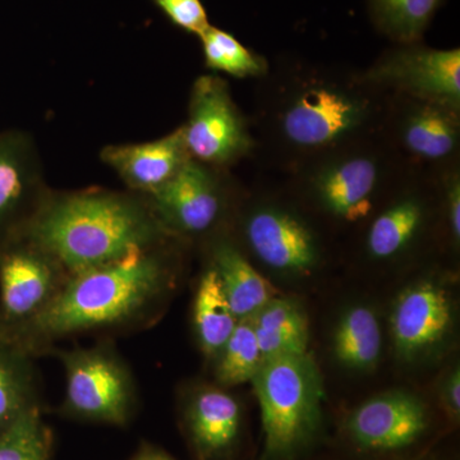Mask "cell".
<instances>
[{"mask_svg": "<svg viewBox=\"0 0 460 460\" xmlns=\"http://www.w3.org/2000/svg\"><path fill=\"white\" fill-rule=\"evenodd\" d=\"M169 241L72 275L50 307L12 341L38 358L69 339L153 325L178 283L177 257Z\"/></svg>", "mask_w": 460, "mask_h": 460, "instance_id": "cell-1", "label": "cell"}, {"mask_svg": "<svg viewBox=\"0 0 460 460\" xmlns=\"http://www.w3.org/2000/svg\"><path fill=\"white\" fill-rule=\"evenodd\" d=\"M72 275L171 239L144 195L111 190L47 195L21 233Z\"/></svg>", "mask_w": 460, "mask_h": 460, "instance_id": "cell-2", "label": "cell"}, {"mask_svg": "<svg viewBox=\"0 0 460 460\" xmlns=\"http://www.w3.org/2000/svg\"><path fill=\"white\" fill-rule=\"evenodd\" d=\"M263 429L261 460L295 458L308 447L323 422V384L310 353L263 359L251 381Z\"/></svg>", "mask_w": 460, "mask_h": 460, "instance_id": "cell-3", "label": "cell"}, {"mask_svg": "<svg viewBox=\"0 0 460 460\" xmlns=\"http://www.w3.org/2000/svg\"><path fill=\"white\" fill-rule=\"evenodd\" d=\"M66 375L60 411L72 419L126 426L137 404V385L131 367L111 341L91 347L51 350Z\"/></svg>", "mask_w": 460, "mask_h": 460, "instance_id": "cell-4", "label": "cell"}, {"mask_svg": "<svg viewBox=\"0 0 460 460\" xmlns=\"http://www.w3.org/2000/svg\"><path fill=\"white\" fill-rule=\"evenodd\" d=\"M68 274L23 235L0 246V334L9 341L39 319L62 292Z\"/></svg>", "mask_w": 460, "mask_h": 460, "instance_id": "cell-5", "label": "cell"}, {"mask_svg": "<svg viewBox=\"0 0 460 460\" xmlns=\"http://www.w3.org/2000/svg\"><path fill=\"white\" fill-rule=\"evenodd\" d=\"M181 129L190 156L202 164H228L251 146L246 124L230 98L228 86L214 75L196 81L189 123Z\"/></svg>", "mask_w": 460, "mask_h": 460, "instance_id": "cell-6", "label": "cell"}, {"mask_svg": "<svg viewBox=\"0 0 460 460\" xmlns=\"http://www.w3.org/2000/svg\"><path fill=\"white\" fill-rule=\"evenodd\" d=\"M169 237H199L219 224L224 196L208 166L190 159L160 189L145 196Z\"/></svg>", "mask_w": 460, "mask_h": 460, "instance_id": "cell-7", "label": "cell"}, {"mask_svg": "<svg viewBox=\"0 0 460 460\" xmlns=\"http://www.w3.org/2000/svg\"><path fill=\"white\" fill-rule=\"evenodd\" d=\"M363 100L332 86L307 87L284 109L281 129L295 146H332L349 137L367 118Z\"/></svg>", "mask_w": 460, "mask_h": 460, "instance_id": "cell-8", "label": "cell"}, {"mask_svg": "<svg viewBox=\"0 0 460 460\" xmlns=\"http://www.w3.org/2000/svg\"><path fill=\"white\" fill-rule=\"evenodd\" d=\"M375 83L407 91L422 102L449 109L460 104V51L411 47L396 50L371 71Z\"/></svg>", "mask_w": 460, "mask_h": 460, "instance_id": "cell-9", "label": "cell"}, {"mask_svg": "<svg viewBox=\"0 0 460 460\" xmlns=\"http://www.w3.org/2000/svg\"><path fill=\"white\" fill-rule=\"evenodd\" d=\"M452 319L449 296L435 281H419L402 290L390 316L396 353L413 362L434 352L449 334Z\"/></svg>", "mask_w": 460, "mask_h": 460, "instance_id": "cell-10", "label": "cell"}, {"mask_svg": "<svg viewBox=\"0 0 460 460\" xmlns=\"http://www.w3.org/2000/svg\"><path fill=\"white\" fill-rule=\"evenodd\" d=\"M428 428V407L419 396L407 392L374 396L347 420V431L354 443L374 452L410 447Z\"/></svg>", "mask_w": 460, "mask_h": 460, "instance_id": "cell-11", "label": "cell"}, {"mask_svg": "<svg viewBox=\"0 0 460 460\" xmlns=\"http://www.w3.org/2000/svg\"><path fill=\"white\" fill-rule=\"evenodd\" d=\"M244 234L257 259L274 270L305 275L319 263V246L313 230L283 208H257L244 223Z\"/></svg>", "mask_w": 460, "mask_h": 460, "instance_id": "cell-12", "label": "cell"}, {"mask_svg": "<svg viewBox=\"0 0 460 460\" xmlns=\"http://www.w3.org/2000/svg\"><path fill=\"white\" fill-rule=\"evenodd\" d=\"M47 195L29 141L20 133L0 136V246L25 230Z\"/></svg>", "mask_w": 460, "mask_h": 460, "instance_id": "cell-13", "label": "cell"}, {"mask_svg": "<svg viewBox=\"0 0 460 460\" xmlns=\"http://www.w3.org/2000/svg\"><path fill=\"white\" fill-rule=\"evenodd\" d=\"M183 420L199 459H223L238 443L241 404L226 387L217 384L190 390L184 401Z\"/></svg>", "mask_w": 460, "mask_h": 460, "instance_id": "cell-14", "label": "cell"}, {"mask_svg": "<svg viewBox=\"0 0 460 460\" xmlns=\"http://www.w3.org/2000/svg\"><path fill=\"white\" fill-rule=\"evenodd\" d=\"M102 157L129 189L144 196L172 180L190 159L181 128L145 144L105 147Z\"/></svg>", "mask_w": 460, "mask_h": 460, "instance_id": "cell-15", "label": "cell"}, {"mask_svg": "<svg viewBox=\"0 0 460 460\" xmlns=\"http://www.w3.org/2000/svg\"><path fill=\"white\" fill-rule=\"evenodd\" d=\"M378 165L370 156H348L317 172L314 190L320 204L344 222H358L372 210Z\"/></svg>", "mask_w": 460, "mask_h": 460, "instance_id": "cell-16", "label": "cell"}, {"mask_svg": "<svg viewBox=\"0 0 460 460\" xmlns=\"http://www.w3.org/2000/svg\"><path fill=\"white\" fill-rule=\"evenodd\" d=\"M237 320L250 319L275 298L274 287L248 262L235 244L217 239L211 247V262Z\"/></svg>", "mask_w": 460, "mask_h": 460, "instance_id": "cell-17", "label": "cell"}, {"mask_svg": "<svg viewBox=\"0 0 460 460\" xmlns=\"http://www.w3.org/2000/svg\"><path fill=\"white\" fill-rule=\"evenodd\" d=\"M35 357L0 334V431L25 411L41 407Z\"/></svg>", "mask_w": 460, "mask_h": 460, "instance_id": "cell-18", "label": "cell"}, {"mask_svg": "<svg viewBox=\"0 0 460 460\" xmlns=\"http://www.w3.org/2000/svg\"><path fill=\"white\" fill-rule=\"evenodd\" d=\"M251 319L263 359L308 353L307 314L296 299L275 296Z\"/></svg>", "mask_w": 460, "mask_h": 460, "instance_id": "cell-19", "label": "cell"}, {"mask_svg": "<svg viewBox=\"0 0 460 460\" xmlns=\"http://www.w3.org/2000/svg\"><path fill=\"white\" fill-rule=\"evenodd\" d=\"M192 323L199 349L208 361L214 362L238 320L230 308L219 275L211 265L202 272L196 288Z\"/></svg>", "mask_w": 460, "mask_h": 460, "instance_id": "cell-20", "label": "cell"}, {"mask_svg": "<svg viewBox=\"0 0 460 460\" xmlns=\"http://www.w3.org/2000/svg\"><path fill=\"white\" fill-rule=\"evenodd\" d=\"M332 352L344 367L368 371L376 367L383 352V332L376 313L368 305H354L338 321Z\"/></svg>", "mask_w": 460, "mask_h": 460, "instance_id": "cell-21", "label": "cell"}, {"mask_svg": "<svg viewBox=\"0 0 460 460\" xmlns=\"http://www.w3.org/2000/svg\"><path fill=\"white\" fill-rule=\"evenodd\" d=\"M453 109L425 102L411 109L402 127V140L413 155L443 160L452 155L459 140Z\"/></svg>", "mask_w": 460, "mask_h": 460, "instance_id": "cell-22", "label": "cell"}, {"mask_svg": "<svg viewBox=\"0 0 460 460\" xmlns=\"http://www.w3.org/2000/svg\"><path fill=\"white\" fill-rule=\"evenodd\" d=\"M423 220L419 199L408 198L378 215L367 234V250L374 259H392L413 241Z\"/></svg>", "mask_w": 460, "mask_h": 460, "instance_id": "cell-23", "label": "cell"}, {"mask_svg": "<svg viewBox=\"0 0 460 460\" xmlns=\"http://www.w3.org/2000/svg\"><path fill=\"white\" fill-rule=\"evenodd\" d=\"M263 362L252 319L239 320L223 349L215 358L217 385L229 387L251 383Z\"/></svg>", "mask_w": 460, "mask_h": 460, "instance_id": "cell-24", "label": "cell"}, {"mask_svg": "<svg viewBox=\"0 0 460 460\" xmlns=\"http://www.w3.org/2000/svg\"><path fill=\"white\" fill-rule=\"evenodd\" d=\"M441 3L443 0H368L375 25L404 44L422 38Z\"/></svg>", "mask_w": 460, "mask_h": 460, "instance_id": "cell-25", "label": "cell"}, {"mask_svg": "<svg viewBox=\"0 0 460 460\" xmlns=\"http://www.w3.org/2000/svg\"><path fill=\"white\" fill-rule=\"evenodd\" d=\"M53 434L41 407L25 411L0 431V460H50Z\"/></svg>", "mask_w": 460, "mask_h": 460, "instance_id": "cell-26", "label": "cell"}, {"mask_svg": "<svg viewBox=\"0 0 460 460\" xmlns=\"http://www.w3.org/2000/svg\"><path fill=\"white\" fill-rule=\"evenodd\" d=\"M199 38L208 68L241 78L265 74V60L230 33L210 26Z\"/></svg>", "mask_w": 460, "mask_h": 460, "instance_id": "cell-27", "label": "cell"}, {"mask_svg": "<svg viewBox=\"0 0 460 460\" xmlns=\"http://www.w3.org/2000/svg\"><path fill=\"white\" fill-rule=\"evenodd\" d=\"M166 17L184 31L201 36L210 27L208 13L199 0H154Z\"/></svg>", "mask_w": 460, "mask_h": 460, "instance_id": "cell-28", "label": "cell"}, {"mask_svg": "<svg viewBox=\"0 0 460 460\" xmlns=\"http://www.w3.org/2000/svg\"><path fill=\"white\" fill-rule=\"evenodd\" d=\"M441 401L453 420H459L460 414V371L454 367L444 378L440 387Z\"/></svg>", "mask_w": 460, "mask_h": 460, "instance_id": "cell-29", "label": "cell"}, {"mask_svg": "<svg viewBox=\"0 0 460 460\" xmlns=\"http://www.w3.org/2000/svg\"><path fill=\"white\" fill-rule=\"evenodd\" d=\"M449 223L454 241L459 243L460 239V184L458 180H453L449 187Z\"/></svg>", "mask_w": 460, "mask_h": 460, "instance_id": "cell-30", "label": "cell"}, {"mask_svg": "<svg viewBox=\"0 0 460 460\" xmlns=\"http://www.w3.org/2000/svg\"><path fill=\"white\" fill-rule=\"evenodd\" d=\"M145 450V460H175L168 454L160 452V450L151 449V447H144Z\"/></svg>", "mask_w": 460, "mask_h": 460, "instance_id": "cell-31", "label": "cell"}, {"mask_svg": "<svg viewBox=\"0 0 460 460\" xmlns=\"http://www.w3.org/2000/svg\"><path fill=\"white\" fill-rule=\"evenodd\" d=\"M132 460H145V450L142 449L141 452L135 456V459Z\"/></svg>", "mask_w": 460, "mask_h": 460, "instance_id": "cell-32", "label": "cell"}]
</instances>
